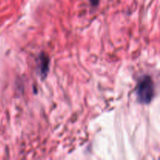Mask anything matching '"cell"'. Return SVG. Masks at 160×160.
Masks as SVG:
<instances>
[{"label":"cell","instance_id":"7a4b0ae2","mask_svg":"<svg viewBox=\"0 0 160 160\" xmlns=\"http://www.w3.org/2000/svg\"><path fill=\"white\" fill-rule=\"evenodd\" d=\"M48 64H49V60L48 56L45 54L41 55L39 68H40L41 74L43 75L44 77L46 76L47 72L48 71Z\"/></svg>","mask_w":160,"mask_h":160},{"label":"cell","instance_id":"3957f363","mask_svg":"<svg viewBox=\"0 0 160 160\" xmlns=\"http://www.w3.org/2000/svg\"><path fill=\"white\" fill-rule=\"evenodd\" d=\"M91 2V4L94 6H98V3H99V0H89Z\"/></svg>","mask_w":160,"mask_h":160},{"label":"cell","instance_id":"6da1fadb","mask_svg":"<svg viewBox=\"0 0 160 160\" xmlns=\"http://www.w3.org/2000/svg\"><path fill=\"white\" fill-rule=\"evenodd\" d=\"M154 83L151 77L148 75L142 77L136 89V94L139 102L142 104H148L154 97Z\"/></svg>","mask_w":160,"mask_h":160}]
</instances>
